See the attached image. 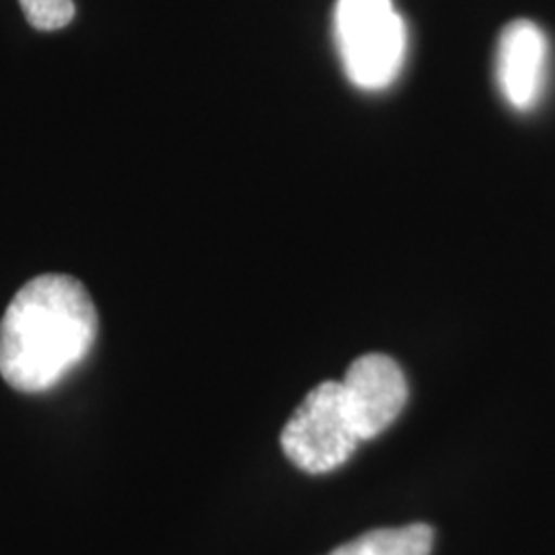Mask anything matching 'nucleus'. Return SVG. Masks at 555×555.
<instances>
[{"label":"nucleus","mask_w":555,"mask_h":555,"mask_svg":"<svg viewBox=\"0 0 555 555\" xmlns=\"http://www.w3.org/2000/svg\"><path fill=\"white\" fill-rule=\"evenodd\" d=\"M98 332V309L82 282L34 278L0 319V375L21 393L48 391L87 358Z\"/></svg>","instance_id":"nucleus-1"},{"label":"nucleus","mask_w":555,"mask_h":555,"mask_svg":"<svg viewBox=\"0 0 555 555\" xmlns=\"http://www.w3.org/2000/svg\"><path fill=\"white\" fill-rule=\"evenodd\" d=\"M337 52L346 77L364 91H380L399 77L408 31L393 0H337Z\"/></svg>","instance_id":"nucleus-2"},{"label":"nucleus","mask_w":555,"mask_h":555,"mask_svg":"<svg viewBox=\"0 0 555 555\" xmlns=\"http://www.w3.org/2000/svg\"><path fill=\"white\" fill-rule=\"evenodd\" d=\"M362 442L341 383L325 380L286 422L280 444L298 469L321 476L344 465Z\"/></svg>","instance_id":"nucleus-3"},{"label":"nucleus","mask_w":555,"mask_h":555,"mask_svg":"<svg viewBox=\"0 0 555 555\" xmlns=\"http://www.w3.org/2000/svg\"><path fill=\"white\" fill-rule=\"evenodd\" d=\"M550 75V41L529 20L511 21L496 48V85L515 112L529 114L543 100Z\"/></svg>","instance_id":"nucleus-4"},{"label":"nucleus","mask_w":555,"mask_h":555,"mask_svg":"<svg viewBox=\"0 0 555 555\" xmlns=\"http://www.w3.org/2000/svg\"><path fill=\"white\" fill-rule=\"evenodd\" d=\"M341 389L362 440L385 433L408 401V380L396 360L385 354L357 358L346 371Z\"/></svg>","instance_id":"nucleus-5"},{"label":"nucleus","mask_w":555,"mask_h":555,"mask_svg":"<svg viewBox=\"0 0 555 555\" xmlns=\"http://www.w3.org/2000/svg\"><path fill=\"white\" fill-rule=\"evenodd\" d=\"M433 529L428 525H408L399 529H377L339 545L327 555H430Z\"/></svg>","instance_id":"nucleus-6"},{"label":"nucleus","mask_w":555,"mask_h":555,"mask_svg":"<svg viewBox=\"0 0 555 555\" xmlns=\"http://www.w3.org/2000/svg\"><path fill=\"white\" fill-rule=\"evenodd\" d=\"M27 23L40 31H56L75 17L73 0H20Z\"/></svg>","instance_id":"nucleus-7"}]
</instances>
